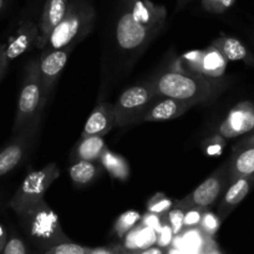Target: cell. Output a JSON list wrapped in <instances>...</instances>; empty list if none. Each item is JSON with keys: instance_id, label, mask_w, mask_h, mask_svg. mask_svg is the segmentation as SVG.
Here are the masks:
<instances>
[{"instance_id": "1", "label": "cell", "mask_w": 254, "mask_h": 254, "mask_svg": "<svg viewBox=\"0 0 254 254\" xmlns=\"http://www.w3.org/2000/svg\"><path fill=\"white\" fill-rule=\"evenodd\" d=\"M167 10L152 0H121L116 21L117 45L125 51L146 48L165 28Z\"/></svg>"}, {"instance_id": "2", "label": "cell", "mask_w": 254, "mask_h": 254, "mask_svg": "<svg viewBox=\"0 0 254 254\" xmlns=\"http://www.w3.org/2000/svg\"><path fill=\"white\" fill-rule=\"evenodd\" d=\"M178 66H171L153 79L152 86L156 96L171 97L196 106L199 102L216 99L224 89L219 79L204 76L183 69L180 61Z\"/></svg>"}, {"instance_id": "3", "label": "cell", "mask_w": 254, "mask_h": 254, "mask_svg": "<svg viewBox=\"0 0 254 254\" xmlns=\"http://www.w3.org/2000/svg\"><path fill=\"white\" fill-rule=\"evenodd\" d=\"M96 20V10L89 0H71L66 15L53 30L44 53L75 48L92 30Z\"/></svg>"}, {"instance_id": "4", "label": "cell", "mask_w": 254, "mask_h": 254, "mask_svg": "<svg viewBox=\"0 0 254 254\" xmlns=\"http://www.w3.org/2000/svg\"><path fill=\"white\" fill-rule=\"evenodd\" d=\"M46 101L44 97L40 72H39V58L34 59L26 65L23 85L18 100L15 120L13 125V135L33 124L35 120L41 119Z\"/></svg>"}, {"instance_id": "5", "label": "cell", "mask_w": 254, "mask_h": 254, "mask_svg": "<svg viewBox=\"0 0 254 254\" xmlns=\"http://www.w3.org/2000/svg\"><path fill=\"white\" fill-rule=\"evenodd\" d=\"M60 176V170L55 162L48 163L41 170L31 171L26 175L21 185L11 197L9 206L19 217L34 204L44 199V196Z\"/></svg>"}, {"instance_id": "6", "label": "cell", "mask_w": 254, "mask_h": 254, "mask_svg": "<svg viewBox=\"0 0 254 254\" xmlns=\"http://www.w3.org/2000/svg\"><path fill=\"white\" fill-rule=\"evenodd\" d=\"M26 232L36 241L41 242H67L61 231L59 217L51 207L43 199L24 212L20 216Z\"/></svg>"}, {"instance_id": "7", "label": "cell", "mask_w": 254, "mask_h": 254, "mask_svg": "<svg viewBox=\"0 0 254 254\" xmlns=\"http://www.w3.org/2000/svg\"><path fill=\"white\" fill-rule=\"evenodd\" d=\"M156 92L152 86V82L147 84L135 85L125 90L115 104V126L124 127L128 125L136 124L141 114L147 109L152 100L156 99Z\"/></svg>"}, {"instance_id": "8", "label": "cell", "mask_w": 254, "mask_h": 254, "mask_svg": "<svg viewBox=\"0 0 254 254\" xmlns=\"http://www.w3.org/2000/svg\"><path fill=\"white\" fill-rule=\"evenodd\" d=\"M228 187V162L222 165L214 171L207 180H204L198 187L190 194L175 202V207L185 211L197 208L201 211H208L221 197L224 188Z\"/></svg>"}, {"instance_id": "9", "label": "cell", "mask_w": 254, "mask_h": 254, "mask_svg": "<svg viewBox=\"0 0 254 254\" xmlns=\"http://www.w3.org/2000/svg\"><path fill=\"white\" fill-rule=\"evenodd\" d=\"M40 120H35L26 128L13 135L8 145L0 151V178L15 170L30 152L39 130Z\"/></svg>"}, {"instance_id": "10", "label": "cell", "mask_w": 254, "mask_h": 254, "mask_svg": "<svg viewBox=\"0 0 254 254\" xmlns=\"http://www.w3.org/2000/svg\"><path fill=\"white\" fill-rule=\"evenodd\" d=\"M227 63L228 60L213 45H209L203 50H193L183 54L180 60L183 69L213 79H221L224 76Z\"/></svg>"}, {"instance_id": "11", "label": "cell", "mask_w": 254, "mask_h": 254, "mask_svg": "<svg viewBox=\"0 0 254 254\" xmlns=\"http://www.w3.org/2000/svg\"><path fill=\"white\" fill-rule=\"evenodd\" d=\"M72 49L74 48H65L60 49V50L48 51V53L43 51L39 58V72H40L41 85H43L46 104H48L51 91L55 86V82L58 81L64 67L66 66Z\"/></svg>"}, {"instance_id": "12", "label": "cell", "mask_w": 254, "mask_h": 254, "mask_svg": "<svg viewBox=\"0 0 254 254\" xmlns=\"http://www.w3.org/2000/svg\"><path fill=\"white\" fill-rule=\"evenodd\" d=\"M254 128V105L249 101L237 104L219 125L218 132L223 138H234Z\"/></svg>"}, {"instance_id": "13", "label": "cell", "mask_w": 254, "mask_h": 254, "mask_svg": "<svg viewBox=\"0 0 254 254\" xmlns=\"http://www.w3.org/2000/svg\"><path fill=\"white\" fill-rule=\"evenodd\" d=\"M194 105L188 102L180 101V100L171 99V97H160L157 96L151 101L147 109L138 116L136 124L140 122H160L167 121V120L177 119L187 112L190 107Z\"/></svg>"}, {"instance_id": "14", "label": "cell", "mask_w": 254, "mask_h": 254, "mask_svg": "<svg viewBox=\"0 0 254 254\" xmlns=\"http://www.w3.org/2000/svg\"><path fill=\"white\" fill-rule=\"evenodd\" d=\"M71 0H45L41 11L40 20H39V39L36 48L43 50L46 46L49 36L51 35L54 29L60 24L64 16L66 15Z\"/></svg>"}, {"instance_id": "15", "label": "cell", "mask_w": 254, "mask_h": 254, "mask_svg": "<svg viewBox=\"0 0 254 254\" xmlns=\"http://www.w3.org/2000/svg\"><path fill=\"white\" fill-rule=\"evenodd\" d=\"M243 177H254V136L237 145L228 161V186Z\"/></svg>"}, {"instance_id": "16", "label": "cell", "mask_w": 254, "mask_h": 254, "mask_svg": "<svg viewBox=\"0 0 254 254\" xmlns=\"http://www.w3.org/2000/svg\"><path fill=\"white\" fill-rule=\"evenodd\" d=\"M39 26L33 20L20 21L15 33L9 38L8 44L5 45V54L8 61L15 60L16 58L38 45Z\"/></svg>"}, {"instance_id": "17", "label": "cell", "mask_w": 254, "mask_h": 254, "mask_svg": "<svg viewBox=\"0 0 254 254\" xmlns=\"http://www.w3.org/2000/svg\"><path fill=\"white\" fill-rule=\"evenodd\" d=\"M112 127H115L114 106L110 102H99L85 124L81 137H91V136L102 137Z\"/></svg>"}, {"instance_id": "18", "label": "cell", "mask_w": 254, "mask_h": 254, "mask_svg": "<svg viewBox=\"0 0 254 254\" xmlns=\"http://www.w3.org/2000/svg\"><path fill=\"white\" fill-rule=\"evenodd\" d=\"M254 185V177H243L233 181L226 188L221 203L218 206V217L226 218L249 193Z\"/></svg>"}, {"instance_id": "19", "label": "cell", "mask_w": 254, "mask_h": 254, "mask_svg": "<svg viewBox=\"0 0 254 254\" xmlns=\"http://www.w3.org/2000/svg\"><path fill=\"white\" fill-rule=\"evenodd\" d=\"M211 45L218 49L222 55L228 61H246L248 64L253 63V56L249 54L243 43L234 36H219L216 40L212 41Z\"/></svg>"}, {"instance_id": "20", "label": "cell", "mask_w": 254, "mask_h": 254, "mask_svg": "<svg viewBox=\"0 0 254 254\" xmlns=\"http://www.w3.org/2000/svg\"><path fill=\"white\" fill-rule=\"evenodd\" d=\"M124 246L128 251H143L157 243V231L138 223L124 237Z\"/></svg>"}, {"instance_id": "21", "label": "cell", "mask_w": 254, "mask_h": 254, "mask_svg": "<svg viewBox=\"0 0 254 254\" xmlns=\"http://www.w3.org/2000/svg\"><path fill=\"white\" fill-rule=\"evenodd\" d=\"M106 143L104 138L99 136H91V137H81L77 145L75 146L74 157L75 161H90V162H97L100 161L102 152L106 150Z\"/></svg>"}, {"instance_id": "22", "label": "cell", "mask_w": 254, "mask_h": 254, "mask_svg": "<svg viewBox=\"0 0 254 254\" xmlns=\"http://www.w3.org/2000/svg\"><path fill=\"white\" fill-rule=\"evenodd\" d=\"M100 163L102 167L109 172V175L112 178L119 181H127L128 176H130V166L128 162L122 157L121 155L112 152L109 148L102 152L101 157H100Z\"/></svg>"}, {"instance_id": "23", "label": "cell", "mask_w": 254, "mask_h": 254, "mask_svg": "<svg viewBox=\"0 0 254 254\" xmlns=\"http://www.w3.org/2000/svg\"><path fill=\"white\" fill-rule=\"evenodd\" d=\"M69 175L74 185L82 187L96 180L100 175V166L90 161H75L70 167Z\"/></svg>"}, {"instance_id": "24", "label": "cell", "mask_w": 254, "mask_h": 254, "mask_svg": "<svg viewBox=\"0 0 254 254\" xmlns=\"http://www.w3.org/2000/svg\"><path fill=\"white\" fill-rule=\"evenodd\" d=\"M141 216L140 212L135 211V209H130V211L124 212L122 214H120L119 218L116 219L114 224V232L116 233L117 237L120 238H124L131 229L135 228L138 223H140Z\"/></svg>"}, {"instance_id": "25", "label": "cell", "mask_w": 254, "mask_h": 254, "mask_svg": "<svg viewBox=\"0 0 254 254\" xmlns=\"http://www.w3.org/2000/svg\"><path fill=\"white\" fill-rule=\"evenodd\" d=\"M172 207V201L163 193L153 194L147 202V212L158 214L161 217H165Z\"/></svg>"}, {"instance_id": "26", "label": "cell", "mask_w": 254, "mask_h": 254, "mask_svg": "<svg viewBox=\"0 0 254 254\" xmlns=\"http://www.w3.org/2000/svg\"><path fill=\"white\" fill-rule=\"evenodd\" d=\"M221 226V218L211 211H204L199 222V229L203 234L208 237H213L218 232Z\"/></svg>"}, {"instance_id": "27", "label": "cell", "mask_w": 254, "mask_h": 254, "mask_svg": "<svg viewBox=\"0 0 254 254\" xmlns=\"http://www.w3.org/2000/svg\"><path fill=\"white\" fill-rule=\"evenodd\" d=\"M91 249H87L79 244L70 243V242H63V243L55 244L51 247L45 254H90Z\"/></svg>"}, {"instance_id": "28", "label": "cell", "mask_w": 254, "mask_h": 254, "mask_svg": "<svg viewBox=\"0 0 254 254\" xmlns=\"http://www.w3.org/2000/svg\"><path fill=\"white\" fill-rule=\"evenodd\" d=\"M236 0H201L202 9L211 14H223L234 5Z\"/></svg>"}, {"instance_id": "29", "label": "cell", "mask_w": 254, "mask_h": 254, "mask_svg": "<svg viewBox=\"0 0 254 254\" xmlns=\"http://www.w3.org/2000/svg\"><path fill=\"white\" fill-rule=\"evenodd\" d=\"M185 209L178 208V207H172V208L168 211V213L166 214L168 218V221L166 222L170 224L175 236L180 234L181 232H182V229L185 228V223H183V221H185Z\"/></svg>"}, {"instance_id": "30", "label": "cell", "mask_w": 254, "mask_h": 254, "mask_svg": "<svg viewBox=\"0 0 254 254\" xmlns=\"http://www.w3.org/2000/svg\"><path fill=\"white\" fill-rule=\"evenodd\" d=\"M226 138L222 137L221 135H214L211 136V137L207 138L203 142V150L204 153L211 157L213 156H219L224 150V145H226Z\"/></svg>"}, {"instance_id": "31", "label": "cell", "mask_w": 254, "mask_h": 254, "mask_svg": "<svg viewBox=\"0 0 254 254\" xmlns=\"http://www.w3.org/2000/svg\"><path fill=\"white\" fill-rule=\"evenodd\" d=\"M173 231L172 228L170 227V224L167 222L163 221L162 227H161L160 231L157 232V246L160 248H167L171 243H172V239H173Z\"/></svg>"}, {"instance_id": "32", "label": "cell", "mask_w": 254, "mask_h": 254, "mask_svg": "<svg viewBox=\"0 0 254 254\" xmlns=\"http://www.w3.org/2000/svg\"><path fill=\"white\" fill-rule=\"evenodd\" d=\"M3 254H26V247L20 238L11 237L4 247Z\"/></svg>"}, {"instance_id": "33", "label": "cell", "mask_w": 254, "mask_h": 254, "mask_svg": "<svg viewBox=\"0 0 254 254\" xmlns=\"http://www.w3.org/2000/svg\"><path fill=\"white\" fill-rule=\"evenodd\" d=\"M202 214H203V211L197 208H190L187 209L185 213V223L186 228H193V227H198L199 222H201Z\"/></svg>"}, {"instance_id": "34", "label": "cell", "mask_w": 254, "mask_h": 254, "mask_svg": "<svg viewBox=\"0 0 254 254\" xmlns=\"http://www.w3.org/2000/svg\"><path fill=\"white\" fill-rule=\"evenodd\" d=\"M140 223L143 224V226H146V227H150V228L155 229V231L158 232L163 224V218L161 216H158V214L150 213V212H147V213L143 214L142 216Z\"/></svg>"}, {"instance_id": "35", "label": "cell", "mask_w": 254, "mask_h": 254, "mask_svg": "<svg viewBox=\"0 0 254 254\" xmlns=\"http://www.w3.org/2000/svg\"><path fill=\"white\" fill-rule=\"evenodd\" d=\"M8 58L5 54V45L0 44V79L3 77L4 72H5L6 67H8Z\"/></svg>"}, {"instance_id": "36", "label": "cell", "mask_w": 254, "mask_h": 254, "mask_svg": "<svg viewBox=\"0 0 254 254\" xmlns=\"http://www.w3.org/2000/svg\"><path fill=\"white\" fill-rule=\"evenodd\" d=\"M6 242H8V236H6V232L4 229V227L0 224V253H3V249L5 247Z\"/></svg>"}, {"instance_id": "37", "label": "cell", "mask_w": 254, "mask_h": 254, "mask_svg": "<svg viewBox=\"0 0 254 254\" xmlns=\"http://www.w3.org/2000/svg\"><path fill=\"white\" fill-rule=\"evenodd\" d=\"M138 254H163V249L160 248V247H150V248L147 249H143V251H140V253Z\"/></svg>"}, {"instance_id": "38", "label": "cell", "mask_w": 254, "mask_h": 254, "mask_svg": "<svg viewBox=\"0 0 254 254\" xmlns=\"http://www.w3.org/2000/svg\"><path fill=\"white\" fill-rule=\"evenodd\" d=\"M90 254H111L106 249H91L90 251Z\"/></svg>"}, {"instance_id": "39", "label": "cell", "mask_w": 254, "mask_h": 254, "mask_svg": "<svg viewBox=\"0 0 254 254\" xmlns=\"http://www.w3.org/2000/svg\"><path fill=\"white\" fill-rule=\"evenodd\" d=\"M190 0H177V9L180 10V9H182L183 6L186 5V4L190 3Z\"/></svg>"}, {"instance_id": "40", "label": "cell", "mask_w": 254, "mask_h": 254, "mask_svg": "<svg viewBox=\"0 0 254 254\" xmlns=\"http://www.w3.org/2000/svg\"><path fill=\"white\" fill-rule=\"evenodd\" d=\"M5 5H6V0H0V13L4 10Z\"/></svg>"}, {"instance_id": "41", "label": "cell", "mask_w": 254, "mask_h": 254, "mask_svg": "<svg viewBox=\"0 0 254 254\" xmlns=\"http://www.w3.org/2000/svg\"><path fill=\"white\" fill-rule=\"evenodd\" d=\"M253 130H254V128H253Z\"/></svg>"}]
</instances>
